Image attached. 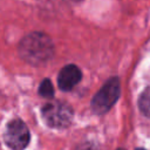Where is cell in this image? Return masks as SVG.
Listing matches in <instances>:
<instances>
[{"instance_id": "1", "label": "cell", "mask_w": 150, "mask_h": 150, "mask_svg": "<svg viewBox=\"0 0 150 150\" xmlns=\"http://www.w3.org/2000/svg\"><path fill=\"white\" fill-rule=\"evenodd\" d=\"M22 59L33 64L46 62L53 54V45L49 38L41 33H32L22 39L19 46Z\"/></svg>"}, {"instance_id": "2", "label": "cell", "mask_w": 150, "mask_h": 150, "mask_svg": "<svg viewBox=\"0 0 150 150\" xmlns=\"http://www.w3.org/2000/svg\"><path fill=\"white\" fill-rule=\"evenodd\" d=\"M121 86L117 77L108 80L91 100V109L96 114L107 112L120 97Z\"/></svg>"}, {"instance_id": "3", "label": "cell", "mask_w": 150, "mask_h": 150, "mask_svg": "<svg viewBox=\"0 0 150 150\" xmlns=\"http://www.w3.org/2000/svg\"><path fill=\"white\" fill-rule=\"evenodd\" d=\"M42 117L45 122L56 129L67 128L73 120V110L67 103L62 102H53L47 103L42 110Z\"/></svg>"}, {"instance_id": "4", "label": "cell", "mask_w": 150, "mask_h": 150, "mask_svg": "<svg viewBox=\"0 0 150 150\" xmlns=\"http://www.w3.org/2000/svg\"><path fill=\"white\" fill-rule=\"evenodd\" d=\"M29 130L21 120H12L4 134L5 143L12 150H23L29 143Z\"/></svg>"}, {"instance_id": "5", "label": "cell", "mask_w": 150, "mask_h": 150, "mask_svg": "<svg viewBox=\"0 0 150 150\" xmlns=\"http://www.w3.org/2000/svg\"><path fill=\"white\" fill-rule=\"evenodd\" d=\"M81 77H82V73L80 68L75 64H68L60 70L57 76V84L61 90L68 91L80 82Z\"/></svg>"}, {"instance_id": "6", "label": "cell", "mask_w": 150, "mask_h": 150, "mask_svg": "<svg viewBox=\"0 0 150 150\" xmlns=\"http://www.w3.org/2000/svg\"><path fill=\"white\" fill-rule=\"evenodd\" d=\"M139 109L145 115L150 117V87L146 88L139 97Z\"/></svg>"}, {"instance_id": "7", "label": "cell", "mask_w": 150, "mask_h": 150, "mask_svg": "<svg viewBox=\"0 0 150 150\" xmlns=\"http://www.w3.org/2000/svg\"><path fill=\"white\" fill-rule=\"evenodd\" d=\"M39 94L41 96H43V97H47V98L53 97V95H54V87H53L50 80L45 79L41 82V84L39 87Z\"/></svg>"}, {"instance_id": "8", "label": "cell", "mask_w": 150, "mask_h": 150, "mask_svg": "<svg viewBox=\"0 0 150 150\" xmlns=\"http://www.w3.org/2000/svg\"><path fill=\"white\" fill-rule=\"evenodd\" d=\"M136 150H144V149H136Z\"/></svg>"}, {"instance_id": "9", "label": "cell", "mask_w": 150, "mask_h": 150, "mask_svg": "<svg viewBox=\"0 0 150 150\" xmlns=\"http://www.w3.org/2000/svg\"><path fill=\"white\" fill-rule=\"evenodd\" d=\"M117 150H124V149H117Z\"/></svg>"}]
</instances>
